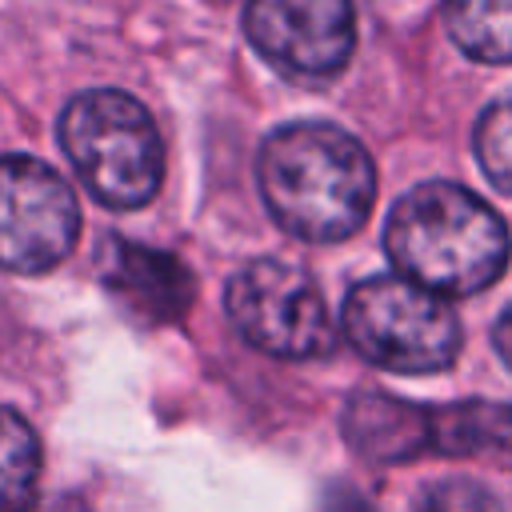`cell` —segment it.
I'll list each match as a JSON object with an SVG mask.
<instances>
[{
	"label": "cell",
	"instance_id": "7a4b0ae2",
	"mask_svg": "<svg viewBox=\"0 0 512 512\" xmlns=\"http://www.w3.org/2000/svg\"><path fill=\"white\" fill-rule=\"evenodd\" d=\"M384 248L396 276L436 296H472L504 272L508 228L476 192L428 180L392 204Z\"/></svg>",
	"mask_w": 512,
	"mask_h": 512
},
{
	"label": "cell",
	"instance_id": "3957f363",
	"mask_svg": "<svg viewBox=\"0 0 512 512\" xmlns=\"http://www.w3.org/2000/svg\"><path fill=\"white\" fill-rule=\"evenodd\" d=\"M60 148L84 188L124 212L144 208L160 192L164 144L148 108L116 88H92L68 100L60 116Z\"/></svg>",
	"mask_w": 512,
	"mask_h": 512
},
{
	"label": "cell",
	"instance_id": "ba28073f",
	"mask_svg": "<svg viewBox=\"0 0 512 512\" xmlns=\"http://www.w3.org/2000/svg\"><path fill=\"white\" fill-rule=\"evenodd\" d=\"M344 436L360 456L400 464L432 452V408H416L388 392H356L344 408Z\"/></svg>",
	"mask_w": 512,
	"mask_h": 512
},
{
	"label": "cell",
	"instance_id": "277c9868",
	"mask_svg": "<svg viewBox=\"0 0 512 512\" xmlns=\"http://www.w3.org/2000/svg\"><path fill=\"white\" fill-rule=\"evenodd\" d=\"M340 324L348 344L388 372H440L460 352V320L448 300L404 276L352 284Z\"/></svg>",
	"mask_w": 512,
	"mask_h": 512
},
{
	"label": "cell",
	"instance_id": "5b68a950",
	"mask_svg": "<svg viewBox=\"0 0 512 512\" xmlns=\"http://www.w3.org/2000/svg\"><path fill=\"white\" fill-rule=\"evenodd\" d=\"M224 312L232 328L260 352L280 360L328 356L336 328L316 280L288 260H252L224 288Z\"/></svg>",
	"mask_w": 512,
	"mask_h": 512
},
{
	"label": "cell",
	"instance_id": "5bb4252c",
	"mask_svg": "<svg viewBox=\"0 0 512 512\" xmlns=\"http://www.w3.org/2000/svg\"><path fill=\"white\" fill-rule=\"evenodd\" d=\"M20 512H84L76 500H52V504H28Z\"/></svg>",
	"mask_w": 512,
	"mask_h": 512
},
{
	"label": "cell",
	"instance_id": "8fae6325",
	"mask_svg": "<svg viewBox=\"0 0 512 512\" xmlns=\"http://www.w3.org/2000/svg\"><path fill=\"white\" fill-rule=\"evenodd\" d=\"M476 160L484 176L512 196V100L492 104L476 124Z\"/></svg>",
	"mask_w": 512,
	"mask_h": 512
},
{
	"label": "cell",
	"instance_id": "9c48e42d",
	"mask_svg": "<svg viewBox=\"0 0 512 512\" xmlns=\"http://www.w3.org/2000/svg\"><path fill=\"white\" fill-rule=\"evenodd\" d=\"M456 48L480 64H512V0H444Z\"/></svg>",
	"mask_w": 512,
	"mask_h": 512
},
{
	"label": "cell",
	"instance_id": "7c38bea8",
	"mask_svg": "<svg viewBox=\"0 0 512 512\" xmlns=\"http://www.w3.org/2000/svg\"><path fill=\"white\" fill-rule=\"evenodd\" d=\"M420 512H504V504L492 496L488 484L468 476H448L420 496Z\"/></svg>",
	"mask_w": 512,
	"mask_h": 512
},
{
	"label": "cell",
	"instance_id": "30bf717a",
	"mask_svg": "<svg viewBox=\"0 0 512 512\" xmlns=\"http://www.w3.org/2000/svg\"><path fill=\"white\" fill-rule=\"evenodd\" d=\"M36 480H40V440L16 408L0 404V512L28 508Z\"/></svg>",
	"mask_w": 512,
	"mask_h": 512
},
{
	"label": "cell",
	"instance_id": "52a82bcc",
	"mask_svg": "<svg viewBox=\"0 0 512 512\" xmlns=\"http://www.w3.org/2000/svg\"><path fill=\"white\" fill-rule=\"evenodd\" d=\"M244 32L288 76H336L356 44L352 0H248Z\"/></svg>",
	"mask_w": 512,
	"mask_h": 512
},
{
	"label": "cell",
	"instance_id": "8992f818",
	"mask_svg": "<svg viewBox=\"0 0 512 512\" xmlns=\"http://www.w3.org/2000/svg\"><path fill=\"white\" fill-rule=\"evenodd\" d=\"M76 236L72 184L36 156H0V268L40 276L76 248Z\"/></svg>",
	"mask_w": 512,
	"mask_h": 512
},
{
	"label": "cell",
	"instance_id": "4fadbf2b",
	"mask_svg": "<svg viewBox=\"0 0 512 512\" xmlns=\"http://www.w3.org/2000/svg\"><path fill=\"white\" fill-rule=\"evenodd\" d=\"M492 344H496L500 360L512 368V304H508V308H504V316L496 320V328H492Z\"/></svg>",
	"mask_w": 512,
	"mask_h": 512
},
{
	"label": "cell",
	"instance_id": "6da1fadb",
	"mask_svg": "<svg viewBox=\"0 0 512 512\" xmlns=\"http://www.w3.org/2000/svg\"><path fill=\"white\" fill-rule=\"evenodd\" d=\"M256 180L272 220L308 244L348 240L376 200V172L364 144L320 120L276 128L260 144Z\"/></svg>",
	"mask_w": 512,
	"mask_h": 512
}]
</instances>
